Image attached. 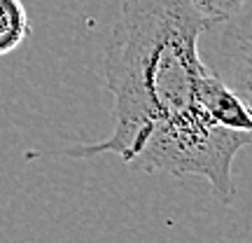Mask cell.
<instances>
[{
	"label": "cell",
	"mask_w": 252,
	"mask_h": 243,
	"mask_svg": "<svg viewBox=\"0 0 252 243\" xmlns=\"http://www.w3.org/2000/svg\"><path fill=\"white\" fill-rule=\"evenodd\" d=\"M208 28L187 0H122L105 47L115 126L108 138L65 154H117L135 171L201 175L229 204L234 157L250 145L252 131L226 129L198 108L196 87L208 70L198 37Z\"/></svg>",
	"instance_id": "cell-1"
},
{
	"label": "cell",
	"mask_w": 252,
	"mask_h": 243,
	"mask_svg": "<svg viewBox=\"0 0 252 243\" xmlns=\"http://www.w3.org/2000/svg\"><path fill=\"white\" fill-rule=\"evenodd\" d=\"M196 103L217 124L236 131H252V117L248 101L241 99L234 89H229L224 80L208 68L196 87Z\"/></svg>",
	"instance_id": "cell-2"
},
{
	"label": "cell",
	"mask_w": 252,
	"mask_h": 243,
	"mask_svg": "<svg viewBox=\"0 0 252 243\" xmlns=\"http://www.w3.org/2000/svg\"><path fill=\"white\" fill-rule=\"evenodd\" d=\"M31 19L24 0H0V56L14 52L31 35Z\"/></svg>",
	"instance_id": "cell-3"
},
{
	"label": "cell",
	"mask_w": 252,
	"mask_h": 243,
	"mask_svg": "<svg viewBox=\"0 0 252 243\" xmlns=\"http://www.w3.org/2000/svg\"><path fill=\"white\" fill-rule=\"evenodd\" d=\"M187 2L210 24L234 21L241 12H245L248 5V0H187Z\"/></svg>",
	"instance_id": "cell-4"
}]
</instances>
